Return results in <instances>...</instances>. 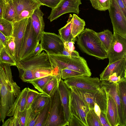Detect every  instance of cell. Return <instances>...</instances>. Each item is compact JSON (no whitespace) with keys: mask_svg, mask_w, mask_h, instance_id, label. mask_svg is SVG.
I'll list each match as a JSON object with an SVG mask.
<instances>
[{"mask_svg":"<svg viewBox=\"0 0 126 126\" xmlns=\"http://www.w3.org/2000/svg\"><path fill=\"white\" fill-rule=\"evenodd\" d=\"M19 77L25 82L47 76L57 75L58 72L53 69L47 54L44 51L35 56L29 57L17 63Z\"/></svg>","mask_w":126,"mask_h":126,"instance_id":"1","label":"cell"},{"mask_svg":"<svg viewBox=\"0 0 126 126\" xmlns=\"http://www.w3.org/2000/svg\"><path fill=\"white\" fill-rule=\"evenodd\" d=\"M21 92L20 88L13 79L11 65L0 63V113L2 123Z\"/></svg>","mask_w":126,"mask_h":126,"instance_id":"2","label":"cell"},{"mask_svg":"<svg viewBox=\"0 0 126 126\" xmlns=\"http://www.w3.org/2000/svg\"><path fill=\"white\" fill-rule=\"evenodd\" d=\"M77 37V45L82 52L98 59L107 58V52L94 31L86 28Z\"/></svg>","mask_w":126,"mask_h":126,"instance_id":"3","label":"cell"},{"mask_svg":"<svg viewBox=\"0 0 126 126\" xmlns=\"http://www.w3.org/2000/svg\"><path fill=\"white\" fill-rule=\"evenodd\" d=\"M50 98L48 115L44 126H68L69 123L65 119L58 87L50 96Z\"/></svg>","mask_w":126,"mask_h":126,"instance_id":"4","label":"cell"},{"mask_svg":"<svg viewBox=\"0 0 126 126\" xmlns=\"http://www.w3.org/2000/svg\"><path fill=\"white\" fill-rule=\"evenodd\" d=\"M68 87L70 90L69 106L70 113L79 119L85 126H87L86 118L89 107L77 88Z\"/></svg>","mask_w":126,"mask_h":126,"instance_id":"5","label":"cell"},{"mask_svg":"<svg viewBox=\"0 0 126 126\" xmlns=\"http://www.w3.org/2000/svg\"><path fill=\"white\" fill-rule=\"evenodd\" d=\"M113 32L126 38V16L115 0H110L108 9Z\"/></svg>","mask_w":126,"mask_h":126,"instance_id":"6","label":"cell"},{"mask_svg":"<svg viewBox=\"0 0 126 126\" xmlns=\"http://www.w3.org/2000/svg\"><path fill=\"white\" fill-rule=\"evenodd\" d=\"M40 41L42 50L47 53L62 54L64 48V42L59 35L44 31Z\"/></svg>","mask_w":126,"mask_h":126,"instance_id":"7","label":"cell"},{"mask_svg":"<svg viewBox=\"0 0 126 126\" xmlns=\"http://www.w3.org/2000/svg\"><path fill=\"white\" fill-rule=\"evenodd\" d=\"M39 42L37 41L36 34L32 24L31 16L28 18L23 42L20 60L30 57Z\"/></svg>","mask_w":126,"mask_h":126,"instance_id":"8","label":"cell"},{"mask_svg":"<svg viewBox=\"0 0 126 126\" xmlns=\"http://www.w3.org/2000/svg\"><path fill=\"white\" fill-rule=\"evenodd\" d=\"M107 54L109 60L108 64L126 57V38L113 32L112 40Z\"/></svg>","mask_w":126,"mask_h":126,"instance_id":"9","label":"cell"},{"mask_svg":"<svg viewBox=\"0 0 126 126\" xmlns=\"http://www.w3.org/2000/svg\"><path fill=\"white\" fill-rule=\"evenodd\" d=\"M68 87H74L80 89L97 91L101 88V82L97 77L82 75L64 79Z\"/></svg>","mask_w":126,"mask_h":126,"instance_id":"10","label":"cell"},{"mask_svg":"<svg viewBox=\"0 0 126 126\" xmlns=\"http://www.w3.org/2000/svg\"><path fill=\"white\" fill-rule=\"evenodd\" d=\"M12 0L16 11L15 22L31 16L35 10L42 5L37 0Z\"/></svg>","mask_w":126,"mask_h":126,"instance_id":"11","label":"cell"},{"mask_svg":"<svg viewBox=\"0 0 126 126\" xmlns=\"http://www.w3.org/2000/svg\"><path fill=\"white\" fill-rule=\"evenodd\" d=\"M81 4V0H61L52 9L48 18L52 22L66 13H74L78 15L79 12V6Z\"/></svg>","mask_w":126,"mask_h":126,"instance_id":"12","label":"cell"},{"mask_svg":"<svg viewBox=\"0 0 126 126\" xmlns=\"http://www.w3.org/2000/svg\"><path fill=\"white\" fill-rule=\"evenodd\" d=\"M28 18L13 23L12 35L14 38L15 45V60L16 63L20 60V53L24 34Z\"/></svg>","mask_w":126,"mask_h":126,"instance_id":"13","label":"cell"},{"mask_svg":"<svg viewBox=\"0 0 126 126\" xmlns=\"http://www.w3.org/2000/svg\"><path fill=\"white\" fill-rule=\"evenodd\" d=\"M101 87L113 99L116 104L119 120V126H126V121L124 118L118 89V82L114 83L108 80L101 81Z\"/></svg>","mask_w":126,"mask_h":126,"instance_id":"14","label":"cell"},{"mask_svg":"<svg viewBox=\"0 0 126 126\" xmlns=\"http://www.w3.org/2000/svg\"><path fill=\"white\" fill-rule=\"evenodd\" d=\"M126 57L108 64L100 75V81L107 80L109 76L114 73L121 78H126Z\"/></svg>","mask_w":126,"mask_h":126,"instance_id":"15","label":"cell"},{"mask_svg":"<svg viewBox=\"0 0 126 126\" xmlns=\"http://www.w3.org/2000/svg\"><path fill=\"white\" fill-rule=\"evenodd\" d=\"M27 93V88H24L21 91L8 112L7 116L19 117L22 112L26 109Z\"/></svg>","mask_w":126,"mask_h":126,"instance_id":"16","label":"cell"},{"mask_svg":"<svg viewBox=\"0 0 126 126\" xmlns=\"http://www.w3.org/2000/svg\"><path fill=\"white\" fill-rule=\"evenodd\" d=\"M58 88L65 119L69 123L71 115L69 107L70 90L62 78L60 81Z\"/></svg>","mask_w":126,"mask_h":126,"instance_id":"17","label":"cell"},{"mask_svg":"<svg viewBox=\"0 0 126 126\" xmlns=\"http://www.w3.org/2000/svg\"><path fill=\"white\" fill-rule=\"evenodd\" d=\"M40 7H38L35 10L31 16L32 24L39 42L44 31L45 25L43 18L44 14Z\"/></svg>","mask_w":126,"mask_h":126,"instance_id":"18","label":"cell"},{"mask_svg":"<svg viewBox=\"0 0 126 126\" xmlns=\"http://www.w3.org/2000/svg\"><path fill=\"white\" fill-rule=\"evenodd\" d=\"M107 106L106 116L110 126H119L118 111L116 104L112 98L106 92Z\"/></svg>","mask_w":126,"mask_h":126,"instance_id":"19","label":"cell"},{"mask_svg":"<svg viewBox=\"0 0 126 126\" xmlns=\"http://www.w3.org/2000/svg\"><path fill=\"white\" fill-rule=\"evenodd\" d=\"M72 16L70 15L67 23L58 30L59 35L64 42L71 41L75 43L77 40V38H74L71 33Z\"/></svg>","mask_w":126,"mask_h":126,"instance_id":"20","label":"cell"},{"mask_svg":"<svg viewBox=\"0 0 126 126\" xmlns=\"http://www.w3.org/2000/svg\"><path fill=\"white\" fill-rule=\"evenodd\" d=\"M94 101L99 107L101 112L106 114L107 106V98L105 89L101 87L97 91L94 95Z\"/></svg>","mask_w":126,"mask_h":126,"instance_id":"21","label":"cell"},{"mask_svg":"<svg viewBox=\"0 0 126 126\" xmlns=\"http://www.w3.org/2000/svg\"><path fill=\"white\" fill-rule=\"evenodd\" d=\"M85 23L84 20L74 14L72 17L71 33L74 38H76L84 30Z\"/></svg>","mask_w":126,"mask_h":126,"instance_id":"22","label":"cell"},{"mask_svg":"<svg viewBox=\"0 0 126 126\" xmlns=\"http://www.w3.org/2000/svg\"><path fill=\"white\" fill-rule=\"evenodd\" d=\"M50 96L43 93H39L34 99L31 105L30 108L32 110L38 112L44 107Z\"/></svg>","mask_w":126,"mask_h":126,"instance_id":"23","label":"cell"},{"mask_svg":"<svg viewBox=\"0 0 126 126\" xmlns=\"http://www.w3.org/2000/svg\"><path fill=\"white\" fill-rule=\"evenodd\" d=\"M16 11L12 0L5 2L2 17L13 23L15 22Z\"/></svg>","mask_w":126,"mask_h":126,"instance_id":"24","label":"cell"},{"mask_svg":"<svg viewBox=\"0 0 126 126\" xmlns=\"http://www.w3.org/2000/svg\"><path fill=\"white\" fill-rule=\"evenodd\" d=\"M118 83L124 119L126 121V78H121Z\"/></svg>","mask_w":126,"mask_h":126,"instance_id":"25","label":"cell"},{"mask_svg":"<svg viewBox=\"0 0 126 126\" xmlns=\"http://www.w3.org/2000/svg\"><path fill=\"white\" fill-rule=\"evenodd\" d=\"M96 33L107 52L111 43L113 34L111 31L108 29L99 32H96Z\"/></svg>","mask_w":126,"mask_h":126,"instance_id":"26","label":"cell"},{"mask_svg":"<svg viewBox=\"0 0 126 126\" xmlns=\"http://www.w3.org/2000/svg\"><path fill=\"white\" fill-rule=\"evenodd\" d=\"M61 79V73H60L47 84L43 89V93L49 96H51L58 87Z\"/></svg>","mask_w":126,"mask_h":126,"instance_id":"27","label":"cell"},{"mask_svg":"<svg viewBox=\"0 0 126 126\" xmlns=\"http://www.w3.org/2000/svg\"><path fill=\"white\" fill-rule=\"evenodd\" d=\"M58 74L49 75L39 78L31 81L29 83L32 84L39 92L43 93V89L47 84Z\"/></svg>","mask_w":126,"mask_h":126,"instance_id":"28","label":"cell"},{"mask_svg":"<svg viewBox=\"0 0 126 126\" xmlns=\"http://www.w3.org/2000/svg\"><path fill=\"white\" fill-rule=\"evenodd\" d=\"M50 101V97L44 107L40 111L35 126H44L48 117Z\"/></svg>","mask_w":126,"mask_h":126,"instance_id":"29","label":"cell"},{"mask_svg":"<svg viewBox=\"0 0 126 126\" xmlns=\"http://www.w3.org/2000/svg\"><path fill=\"white\" fill-rule=\"evenodd\" d=\"M86 119L87 126H102L99 118L94 109L89 108L86 115Z\"/></svg>","mask_w":126,"mask_h":126,"instance_id":"30","label":"cell"},{"mask_svg":"<svg viewBox=\"0 0 126 126\" xmlns=\"http://www.w3.org/2000/svg\"><path fill=\"white\" fill-rule=\"evenodd\" d=\"M77 89L82 94L84 100L87 104L89 108L94 109L95 103L94 95L97 90L91 91L78 88Z\"/></svg>","mask_w":126,"mask_h":126,"instance_id":"31","label":"cell"},{"mask_svg":"<svg viewBox=\"0 0 126 126\" xmlns=\"http://www.w3.org/2000/svg\"><path fill=\"white\" fill-rule=\"evenodd\" d=\"M13 30V23L9 21L2 17L0 18V31L6 37L12 35Z\"/></svg>","mask_w":126,"mask_h":126,"instance_id":"32","label":"cell"},{"mask_svg":"<svg viewBox=\"0 0 126 126\" xmlns=\"http://www.w3.org/2000/svg\"><path fill=\"white\" fill-rule=\"evenodd\" d=\"M39 112L32 110L30 108L26 109L25 126H35Z\"/></svg>","mask_w":126,"mask_h":126,"instance_id":"33","label":"cell"},{"mask_svg":"<svg viewBox=\"0 0 126 126\" xmlns=\"http://www.w3.org/2000/svg\"><path fill=\"white\" fill-rule=\"evenodd\" d=\"M0 63H6L11 66H16L17 63L14 59L6 51L4 47L0 51Z\"/></svg>","mask_w":126,"mask_h":126,"instance_id":"34","label":"cell"},{"mask_svg":"<svg viewBox=\"0 0 126 126\" xmlns=\"http://www.w3.org/2000/svg\"><path fill=\"white\" fill-rule=\"evenodd\" d=\"M92 6L100 11H105L109 8L110 0H90Z\"/></svg>","mask_w":126,"mask_h":126,"instance_id":"35","label":"cell"},{"mask_svg":"<svg viewBox=\"0 0 126 126\" xmlns=\"http://www.w3.org/2000/svg\"><path fill=\"white\" fill-rule=\"evenodd\" d=\"M4 47L7 52L15 59V45L14 38L12 35L8 37Z\"/></svg>","mask_w":126,"mask_h":126,"instance_id":"36","label":"cell"},{"mask_svg":"<svg viewBox=\"0 0 126 126\" xmlns=\"http://www.w3.org/2000/svg\"><path fill=\"white\" fill-rule=\"evenodd\" d=\"M28 93L26 98L25 109H28L31 108V105L36 97L39 94L37 91L27 88Z\"/></svg>","mask_w":126,"mask_h":126,"instance_id":"37","label":"cell"},{"mask_svg":"<svg viewBox=\"0 0 126 126\" xmlns=\"http://www.w3.org/2000/svg\"><path fill=\"white\" fill-rule=\"evenodd\" d=\"M61 78L64 79L84 75L79 72L66 68L63 69L61 70Z\"/></svg>","mask_w":126,"mask_h":126,"instance_id":"38","label":"cell"},{"mask_svg":"<svg viewBox=\"0 0 126 126\" xmlns=\"http://www.w3.org/2000/svg\"><path fill=\"white\" fill-rule=\"evenodd\" d=\"M42 5H46L51 8H54L61 0H37Z\"/></svg>","mask_w":126,"mask_h":126,"instance_id":"39","label":"cell"},{"mask_svg":"<svg viewBox=\"0 0 126 126\" xmlns=\"http://www.w3.org/2000/svg\"><path fill=\"white\" fill-rule=\"evenodd\" d=\"M2 126H20L19 118H16L13 116L8 119L3 123Z\"/></svg>","mask_w":126,"mask_h":126,"instance_id":"40","label":"cell"},{"mask_svg":"<svg viewBox=\"0 0 126 126\" xmlns=\"http://www.w3.org/2000/svg\"><path fill=\"white\" fill-rule=\"evenodd\" d=\"M68 126H85L84 124L77 117L71 114Z\"/></svg>","mask_w":126,"mask_h":126,"instance_id":"41","label":"cell"},{"mask_svg":"<svg viewBox=\"0 0 126 126\" xmlns=\"http://www.w3.org/2000/svg\"><path fill=\"white\" fill-rule=\"evenodd\" d=\"M62 54L73 57H78L80 56L79 53L77 51L75 50L69 51L64 47Z\"/></svg>","mask_w":126,"mask_h":126,"instance_id":"42","label":"cell"},{"mask_svg":"<svg viewBox=\"0 0 126 126\" xmlns=\"http://www.w3.org/2000/svg\"><path fill=\"white\" fill-rule=\"evenodd\" d=\"M99 118L102 126H110L106 114L101 112Z\"/></svg>","mask_w":126,"mask_h":126,"instance_id":"43","label":"cell"},{"mask_svg":"<svg viewBox=\"0 0 126 126\" xmlns=\"http://www.w3.org/2000/svg\"><path fill=\"white\" fill-rule=\"evenodd\" d=\"M121 79V78L120 76H118L116 73H114L109 76L107 80L110 82L116 83L120 81Z\"/></svg>","mask_w":126,"mask_h":126,"instance_id":"44","label":"cell"},{"mask_svg":"<svg viewBox=\"0 0 126 126\" xmlns=\"http://www.w3.org/2000/svg\"><path fill=\"white\" fill-rule=\"evenodd\" d=\"M8 37H6L0 31V51L5 45Z\"/></svg>","mask_w":126,"mask_h":126,"instance_id":"45","label":"cell"},{"mask_svg":"<svg viewBox=\"0 0 126 126\" xmlns=\"http://www.w3.org/2000/svg\"><path fill=\"white\" fill-rule=\"evenodd\" d=\"M73 42H64V47L69 51L74 50L75 47Z\"/></svg>","mask_w":126,"mask_h":126,"instance_id":"46","label":"cell"},{"mask_svg":"<svg viewBox=\"0 0 126 126\" xmlns=\"http://www.w3.org/2000/svg\"><path fill=\"white\" fill-rule=\"evenodd\" d=\"M42 51L41 44L39 42L38 43L33 52L30 57L37 56L39 55Z\"/></svg>","mask_w":126,"mask_h":126,"instance_id":"47","label":"cell"},{"mask_svg":"<svg viewBox=\"0 0 126 126\" xmlns=\"http://www.w3.org/2000/svg\"><path fill=\"white\" fill-rule=\"evenodd\" d=\"M26 116V109L22 112L19 117L20 126H25Z\"/></svg>","mask_w":126,"mask_h":126,"instance_id":"48","label":"cell"},{"mask_svg":"<svg viewBox=\"0 0 126 126\" xmlns=\"http://www.w3.org/2000/svg\"><path fill=\"white\" fill-rule=\"evenodd\" d=\"M124 15L126 16V7L122 0H115Z\"/></svg>","mask_w":126,"mask_h":126,"instance_id":"49","label":"cell"},{"mask_svg":"<svg viewBox=\"0 0 126 126\" xmlns=\"http://www.w3.org/2000/svg\"><path fill=\"white\" fill-rule=\"evenodd\" d=\"M94 109L96 114L99 117L101 114V110L99 107L95 103H94Z\"/></svg>","mask_w":126,"mask_h":126,"instance_id":"50","label":"cell"},{"mask_svg":"<svg viewBox=\"0 0 126 126\" xmlns=\"http://www.w3.org/2000/svg\"><path fill=\"white\" fill-rule=\"evenodd\" d=\"M5 2L4 0H0V18L2 17L3 10Z\"/></svg>","mask_w":126,"mask_h":126,"instance_id":"51","label":"cell"},{"mask_svg":"<svg viewBox=\"0 0 126 126\" xmlns=\"http://www.w3.org/2000/svg\"><path fill=\"white\" fill-rule=\"evenodd\" d=\"M122 0L125 5L126 7V0Z\"/></svg>","mask_w":126,"mask_h":126,"instance_id":"52","label":"cell"},{"mask_svg":"<svg viewBox=\"0 0 126 126\" xmlns=\"http://www.w3.org/2000/svg\"><path fill=\"white\" fill-rule=\"evenodd\" d=\"M0 118V122L1 121Z\"/></svg>","mask_w":126,"mask_h":126,"instance_id":"53","label":"cell"},{"mask_svg":"<svg viewBox=\"0 0 126 126\" xmlns=\"http://www.w3.org/2000/svg\"><path fill=\"white\" fill-rule=\"evenodd\" d=\"M8 0H4L5 2H6V1H8Z\"/></svg>","mask_w":126,"mask_h":126,"instance_id":"54","label":"cell"}]
</instances>
